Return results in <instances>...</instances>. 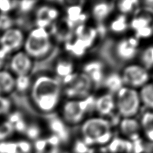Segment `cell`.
Masks as SVG:
<instances>
[{
	"mask_svg": "<svg viewBox=\"0 0 153 153\" xmlns=\"http://www.w3.org/2000/svg\"><path fill=\"white\" fill-rule=\"evenodd\" d=\"M110 11V5L108 3L100 2L95 5L93 7L92 14L95 20L101 22L108 17Z\"/></svg>",
	"mask_w": 153,
	"mask_h": 153,
	"instance_id": "19",
	"label": "cell"
},
{
	"mask_svg": "<svg viewBox=\"0 0 153 153\" xmlns=\"http://www.w3.org/2000/svg\"><path fill=\"white\" fill-rule=\"evenodd\" d=\"M121 76L124 84L134 89L135 87L141 88L148 83L149 80V73L146 68L135 64L126 67Z\"/></svg>",
	"mask_w": 153,
	"mask_h": 153,
	"instance_id": "8",
	"label": "cell"
},
{
	"mask_svg": "<svg viewBox=\"0 0 153 153\" xmlns=\"http://www.w3.org/2000/svg\"><path fill=\"white\" fill-rule=\"evenodd\" d=\"M51 48L52 42L47 30L35 27L26 35L22 50L34 61L45 57Z\"/></svg>",
	"mask_w": 153,
	"mask_h": 153,
	"instance_id": "3",
	"label": "cell"
},
{
	"mask_svg": "<svg viewBox=\"0 0 153 153\" xmlns=\"http://www.w3.org/2000/svg\"><path fill=\"white\" fill-rule=\"evenodd\" d=\"M0 153H21L17 141L7 140L0 142Z\"/></svg>",
	"mask_w": 153,
	"mask_h": 153,
	"instance_id": "23",
	"label": "cell"
},
{
	"mask_svg": "<svg viewBox=\"0 0 153 153\" xmlns=\"http://www.w3.org/2000/svg\"><path fill=\"white\" fill-rule=\"evenodd\" d=\"M32 80L30 76L16 77V91L24 92L29 90Z\"/></svg>",
	"mask_w": 153,
	"mask_h": 153,
	"instance_id": "27",
	"label": "cell"
},
{
	"mask_svg": "<svg viewBox=\"0 0 153 153\" xmlns=\"http://www.w3.org/2000/svg\"><path fill=\"white\" fill-rule=\"evenodd\" d=\"M14 131L13 126L8 120L0 122V142L10 140V136Z\"/></svg>",
	"mask_w": 153,
	"mask_h": 153,
	"instance_id": "24",
	"label": "cell"
},
{
	"mask_svg": "<svg viewBox=\"0 0 153 153\" xmlns=\"http://www.w3.org/2000/svg\"><path fill=\"white\" fill-rule=\"evenodd\" d=\"M116 108L124 118L134 117L140 110L141 102L137 91L127 86L122 87L117 93Z\"/></svg>",
	"mask_w": 153,
	"mask_h": 153,
	"instance_id": "4",
	"label": "cell"
},
{
	"mask_svg": "<svg viewBox=\"0 0 153 153\" xmlns=\"http://www.w3.org/2000/svg\"><path fill=\"white\" fill-rule=\"evenodd\" d=\"M128 23L125 16H118L111 24L110 28L115 33H121L126 30Z\"/></svg>",
	"mask_w": 153,
	"mask_h": 153,
	"instance_id": "22",
	"label": "cell"
},
{
	"mask_svg": "<svg viewBox=\"0 0 153 153\" xmlns=\"http://www.w3.org/2000/svg\"><path fill=\"white\" fill-rule=\"evenodd\" d=\"M55 71L57 75L64 79L73 73V65L69 61L62 60L56 64Z\"/></svg>",
	"mask_w": 153,
	"mask_h": 153,
	"instance_id": "21",
	"label": "cell"
},
{
	"mask_svg": "<svg viewBox=\"0 0 153 153\" xmlns=\"http://www.w3.org/2000/svg\"><path fill=\"white\" fill-rule=\"evenodd\" d=\"M95 108L102 116H108L116 108V102L110 94H104L95 100Z\"/></svg>",
	"mask_w": 153,
	"mask_h": 153,
	"instance_id": "14",
	"label": "cell"
},
{
	"mask_svg": "<svg viewBox=\"0 0 153 153\" xmlns=\"http://www.w3.org/2000/svg\"><path fill=\"white\" fill-rule=\"evenodd\" d=\"M83 14L82 13L81 7L78 5H73L67 10V17L69 22L74 23L79 20H82Z\"/></svg>",
	"mask_w": 153,
	"mask_h": 153,
	"instance_id": "25",
	"label": "cell"
},
{
	"mask_svg": "<svg viewBox=\"0 0 153 153\" xmlns=\"http://www.w3.org/2000/svg\"><path fill=\"white\" fill-rule=\"evenodd\" d=\"M31 102L42 113H51L58 106L61 94L59 81L53 76L40 75L32 80L29 88Z\"/></svg>",
	"mask_w": 153,
	"mask_h": 153,
	"instance_id": "1",
	"label": "cell"
},
{
	"mask_svg": "<svg viewBox=\"0 0 153 153\" xmlns=\"http://www.w3.org/2000/svg\"><path fill=\"white\" fill-rule=\"evenodd\" d=\"M36 1H20L18 3L17 10L20 12L26 13L30 12L37 4Z\"/></svg>",
	"mask_w": 153,
	"mask_h": 153,
	"instance_id": "29",
	"label": "cell"
},
{
	"mask_svg": "<svg viewBox=\"0 0 153 153\" xmlns=\"http://www.w3.org/2000/svg\"><path fill=\"white\" fill-rule=\"evenodd\" d=\"M65 92L69 97L83 99L89 96L93 82L84 73H72L63 79Z\"/></svg>",
	"mask_w": 153,
	"mask_h": 153,
	"instance_id": "6",
	"label": "cell"
},
{
	"mask_svg": "<svg viewBox=\"0 0 153 153\" xmlns=\"http://www.w3.org/2000/svg\"><path fill=\"white\" fill-rule=\"evenodd\" d=\"M105 86L111 92L117 93L119 90L124 87V82L122 76L116 73H112L109 75L105 80Z\"/></svg>",
	"mask_w": 153,
	"mask_h": 153,
	"instance_id": "20",
	"label": "cell"
},
{
	"mask_svg": "<svg viewBox=\"0 0 153 153\" xmlns=\"http://www.w3.org/2000/svg\"><path fill=\"white\" fill-rule=\"evenodd\" d=\"M26 34L21 28L12 26L3 31L0 35V47L12 54L22 49Z\"/></svg>",
	"mask_w": 153,
	"mask_h": 153,
	"instance_id": "7",
	"label": "cell"
},
{
	"mask_svg": "<svg viewBox=\"0 0 153 153\" xmlns=\"http://www.w3.org/2000/svg\"><path fill=\"white\" fill-rule=\"evenodd\" d=\"M95 100L91 96L81 100H71L62 107V116L67 123L77 124L83 119L85 114L90 108L95 107Z\"/></svg>",
	"mask_w": 153,
	"mask_h": 153,
	"instance_id": "5",
	"label": "cell"
},
{
	"mask_svg": "<svg viewBox=\"0 0 153 153\" xmlns=\"http://www.w3.org/2000/svg\"><path fill=\"white\" fill-rule=\"evenodd\" d=\"M58 10L49 5H41L36 12V24L38 28L47 30L52 22L58 18Z\"/></svg>",
	"mask_w": 153,
	"mask_h": 153,
	"instance_id": "10",
	"label": "cell"
},
{
	"mask_svg": "<svg viewBox=\"0 0 153 153\" xmlns=\"http://www.w3.org/2000/svg\"><path fill=\"white\" fill-rule=\"evenodd\" d=\"M18 1L0 0V14L9 15L12 12L17 10Z\"/></svg>",
	"mask_w": 153,
	"mask_h": 153,
	"instance_id": "26",
	"label": "cell"
},
{
	"mask_svg": "<svg viewBox=\"0 0 153 153\" xmlns=\"http://www.w3.org/2000/svg\"><path fill=\"white\" fill-rule=\"evenodd\" d=\"M138 45L136 38H129L118 42L116 47V53L119 58L124 61L132 59L136 55Z\"/></svg>",
	"mask_w": 153,
	"mask_h": 153,
	"instance_id": "11",
	"label": "cell"
},
{
	"mask_svg": "<svg viewBox=\"0 0 153 153\" xmlns=\"http://www.w3.org/2000/svg\"><path fill=\"white\" fill-rule=\"evenodd\" d=\"M140 125L146 140L153 143V111H149L142 116Z\"/></svg>",
	"mask_w": 153,
	"mask_h": 153,
	"instance_id": "16",
	"label": "cell"
},
{
	"mask_svg": "<svg viewBox=\"0 0 153 153\" xmlns=\"http://www.w3.org/2000/svg\"><path fill=\"white\" fill-rule=\"evenodd\" d=\"M83 141L87 146H104L111 142V126L103 117H91L83 122L81 127Z\"/></svg>",
	"mask_w": 153,
	"mask_h": 153,
	"instance_id": "2",
	"label": "cell"
},
{
	"mask_svg": "<svg viewBox=\"0 0 153 153\" xmlns=\"http://www.w3.org/2000/svg\"><path fill=\"white\" fill-rule=\"evenodd\" d=\"M33 60L23 50L11 54L9 71L16 77L30 76L33 68Z\"/></svg>",
	"mask_w": 153,
	"mask_h": 153,
	"instance_id": "9",
	"label": "cell"
},
{
	"mask_svg": "<svg viewBox=\"0 0 153 153\" xmlns=\"http://www.w3.org/2000/svg\"><path fill=\"white\" fill-rule=\"evenodd\" d=\"M75 153H87L88 152V146L83 140L77 141L75 145Z\"/></svg>",
	"mask_w": 153,
	"mask_h": 153,
	"instance_id": "30",
	"label": "cell"
},
{
	"mask_svg": "<svg viewBox=\"0 0 153 153\" xmlns=\"http://www.w3.org/2000/svg\"><path fill=\"white\" fill-rule=\"evenodd\" d=\"M120 130L129 140L134 141L138 140L141 132L140 122L134 117L123 119L120 124Z\"/></svg>",
	"mask_w": 153,
	"mask_h": 153,
	"instance_id": "12",
	"label": "cell"
},
{
	"mask_svg": "<svg viewBox=\"0 0 153 153\" xmlns=\"http://www.w3.org/2000/svg\"><path fill=\"white\" fill-rule=\"evenodd\" d=\"M5 51L0 47V71L4 69V65L5 63V61L7 60V57L9 56Z\"/></svg>",
	"mask_w": 153,
	"mask_h": 153,
	"instance_id": "31",
	"label": "cell"
},
{
	"mask_svg": "<svg viewBox=\"0 0 153 153\" xmlns=\"http://www.w3.org/2000/svg\"><path fill=\"white\" fill-rule=\"evenodd\" d=\"M49 126L54 133L53 134L59 137L60 140H67L69 137V133L63 122L59 118L54 117L49 122Z\"/></svg>",
	"mask_w": 153,
	"mask_h": 153,
	"instance_id": "17",
	"label": "cell"
},
{
	"mask_svg": "<svg viewBox=\"0 0 153 153\" xmlns=\"http://www.w3.org/2000/svg\"><path fill=\"white\" fill-rule=\"evenodd\" d=\"M138 1H120L117 5L118 10L122 13L131 12L137 5Z\"/></svg>",
	"mask_w": 153,
	"mask_h": 153,
	"instance_id": "28",
	"label": "cell"
},
{
	"mask_svg": "<svg viewBox=\"0 0 153 153\" xmlns=\"http://www.w3.org/2000/svg\"><path fill=\"white\" fill-rule=\"evenodd\" d=\"M16 91V76L7 69L0 71V96L7 97Z\"/></svg>",
	"mask_w": 153,
	"mask_h": 153,
	"instance_id": "13",
	"label": "cell"
},
{
	"mask_svg": "<svg viewBox=\"0 0 153 153\" xmlns=\"http://www.w3.org/2000/svg\"><path fill=\"white\" fill-rule=\"evenodd\" d=\"M83 73L89 76L93 83H100L103 79V66L100 62L92 61L86 64Z\"/></svg>",
	"mask_w": 153,
	"mask_h": 153,
	"instance_id": "15",
	"label": "cell"
},
{
	"mask_svg": "<svg viewBox=\"0 0 153 153\" xmlns=\"http://www.w3.org/2000/svg\"><path fill=\"white\" fill-rule=\"evenodd\" d=\"M138 94L142 104L153 111V83H148L144 85Z\"/></svg>",
	"mask_w": 153,
	"mask_h": 153,
	"instance_id": "18",
	"label": "cell"
}]
</instances>
